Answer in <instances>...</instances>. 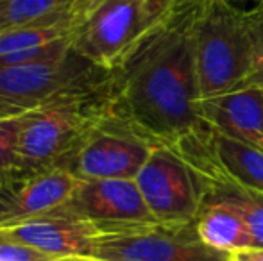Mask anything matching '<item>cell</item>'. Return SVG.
Returning a JSON list of instances; mask_svg holds the SVG:
<instances>
[{"instance_id": "cell-1", "label": "cell", "mask_w": 263, "mask_h": 261, "mask_svg": "<svg viewBox=\"0 0 263 261\" xmlns=\"http://www.w3.org/2000/svg\"><path fill=\"white\" fill-rule=\"evenodd\" d=\"M197 2L177 6L109 70V113L153 143L174 145L201 124L194 47Z\"/></svg>"}, {"instance_id": "cell-2", "label": "cell", "mask_w": 263, "mask_h": 261, "mask_svg": "<svg viewBox=\"0 0 263 261\" xmlns=\"http://www.w3.org/2000/svg\"><path fill=\"white\" fill-rule=\"evenodd\" d=\"M109 113V75L104 83L55 97L27 113L20 136L25 179L66 163Z\"/></svg>"}, {"instance_id": "cell-3", "label": "cell", "mask_w": 263, "mask_h": 261, "mask_svg": "<svg viewBox=\"0 0 263 261\" xmlns=\"http://www.w3.org/2000/svg\"><path fill=\"white\" fill-rule=\"evenodd\" d=\"M195 66L202 98L238 90L253 70L249 14L229 0H194Z\"/></svg>"}, {"instance_id": "cell-4", "label": "cell", "mask_w": 263, "mask_h": 261, "mask_svg": "<svg viewBox=\"0 0 263 261\" xmlns=\"http://www.w3.org/2000/svg\"><path fill=\"white\" fill-rule=\"evenodd\" d=\"M172 9L161 0H81L72 49L111 70Z\"/></svg>"}, {"instance_id": "cell-5", "label": "cell", "mask_w": 263, "mask_h": 261, "mask_svg": "<svg viewBox=\"0 0 263 261\" xmlns=\"http://www.w3.org/2000/svg\"><path fill=\"white\" fill-rule=\"evenodd\" d=\"M88 256L101 261H233V254L204 244L197 218L143 222L97 231Z\"/></svg>"}, {"instance_id": "cell-6", "label": "cell", "mask_w": 263, "mask_h": 261, "mask_svg": "<svg viewBox=\"0 0 263 261\" xmlns=\"http://www.w3.org/2000/svg\"><path fill=\"white\" fill-rule=\"evenodd\" d=\"M109 70L77 50L54 59L0 66V118L22 116L63 93L104 83Z\"/></svg>"}, {"instance_id": "cell-7", "label": "cell", "mask_w": 263, "mask_h": 261, "mask_svg": "<svg viewBox=\"0 0 263 261\" xmlns=\"http://www.w3.org/2000/svg\"><path fill=\"white\" fill-rule=\"evenodd\" d=\"M135 181L156 220L197 218L204 190L197 174L174 147L156 143Z\"/></svg>"}, {"instance_id": "cell-8", "label": "cell", "mask_w": 263, "mask_h": 261, "mask_svg": "<svg viewBox=\"0 0 263 261\" xmlns=\"http://www.w3.org/2000/svg\"><path fill=\"white\" fill-rule=\"evenodd\" d=\"M154 145L127 124L107 116L83 142L65 170L79 181L90 179H135Z\"/></svg>"}, {"instance_id": "cell-9", "label": "cell", "mask_w": 263, "mask_h": 261, "mask_svg": "<svg viewBox=\"0 0 263 261\" xmlns=\"http://www.w3.org/2000/svg\"><path fill=\"white\" fill-rule=\"evenodd\" d=\"M50 215L88 222L97 231L156 220L147 208L135 179L79 181L65 204Z\"/></svg>"}, {"instance_id": "cell-10", "label": "cell", "mask_w": 263, "mask_h": 261, "mask_svg": "<svg viewBox=\"0 0 263 261\" xmlns=\"http://www.w3.org/2000/svg\"><path fill=\"white\" fill-rule=\"evenodd\" d=\"M197 111L213 131L263 152V88H240L202 98Z\"/></svg>"}, {"instance_id": "cell-11", "label": "cell", "mask_w": 263, "mask_h": 261, "mask_svg": "<svg viewBox=\"0 0 263 261\" xmlns=\"http://www.w3.org/2000/svg\"><path fill=\"white\" fill-rule=\"evenodd\" d=\"M95 229L91 224L65 216H38L0 227V234L36 249L50 258L88 256Z\"/></svg>"}, {"instance_id": "cell-12", "label": "cell", "mask_w": 263, "mask_h": 261, "mask_svg": "<svg viewBox=\"0 0 263 261\" xmlns=\"http://www.w3.org/2000/svg\"><path fill=\"white\" fill-rule=\"evenodd\" d=\"M197 229L210 247L236 254L253 249V234L236 206L204 197L197 215Z\"/></svg>"}, {"instance_id": "cell-13", "label": "cell", "mask_w": 263, "mask_h": 261, "mask_svg": "<svg viewBox=\"0 0 263 261\" xmlns=\"http://www.w3.org/2000/svg\"><path fill=\"white\" fill-rule=\"evenodd\" d=\"M77 185H79V179L73 177L70 172L59 170V168L25 179L16 190L14 220L11 224L50 215L54 209L65 204Z\"/></svg>"}, {"instance_id": "cell-14", "label": "cell", "mask_w": 263, "mask_h": 261, "mask_svg": "<svg viewBox=\"0 0 263 261\" xmlns=\"http://www.w3.org/2000/svg\"><path fill=\"white\" fill-rule=\"evenodd\" d=\"M208 127L215 163L229 181L263 193V152Z\"/></svg>"}, {"instance_id": "cell-15", "label": "cell", "mask_w": 263, "mask_h": 261, "mask_svg": "<svg viewBox=\"0 0 263 261\" xmlns=\"http://www.w3.org/2000/svg\"><path fill=\"white\" fill-rule=\"evenodd\" d=\"M81 0H0V31L76 18Z\"/></svg>"}, {"instance_id": "cell-16", "label": "cell", "mask_w": 263, "mask_h": 261, "mask_svg": "<svg viewBox=\"0 0 263 261\" xmlns=\"http://www.w3.org/2000/svg\"><path fill=\"white\" fill-rule=\"evenodd\" d=\"M73 20L58 22V24H36L25 27L0 31V56H6L18 50L36 49V47L49 45L72 36Z\"/></svg>"}, {"instance_id": "cell-17", "label": "cell", "mask_w": 263, "mask_h": 261, "mask_svg": "<svg viewBox=\"0 0 263 261\" xmlns=\"http://www.w3.org/2000/svg\"><path fill=\"white\" fill-rule=\"evenodd\" d=\"M24 118L25 115L0 118V185L7 186L14 192L25 181L20 154V136Z\"/></svg>"}, {"instance_id": "cell-18", "label": "cell", "mask_w": 263, "mask_h": 261, "mask_svg": "<svg viewBox=\"0 0 263 261\" xmlns=\"http://www.w3.org/2000/svg\"><path fill=\"white\" fill-rule=\"evenodd\" d=\"M50 256L0 234V261H49Z\"/></svg>"}, {"instance_id": "cell-19", "label": "cell", "mask_w": 263, "mask_h": 261, "mask_svg": "<svg viewBox=\"0 0 263 261\" xmlns=\"http://www.w3.org/2000/svg\"><path fill=\"white\" fill-rule=\"evenodd\" d=\"M247 14H249L251 42H253V70H256L263 66V13L247 11Z\"/></svg>"}, {"instance_id": "cell-20", "label": "cell", "mask_w": 263, "mask_h": 261, "mask_svg": "<svg viewBox=\"0 0 263 261\" xmlns=\"http://www.w3.org/2000/svg\"><path fill=\"white\" fill-rule=\"evenodd\" d=\"M14 202H16V192L0 185V227L9 226L14 220Z\"/></svg>"}, {"instance_id": "cell-21", "label": "cell", "mask_w": 263, "mask_h": 261, "mask_svg": "<svg viewBox=\"0 0 263 261\" xmlns=\"http://www.w3.org/2000/svg\"><path fill=\"white\" fill-rule=\"evenodd\" d=\"M240 88H263V66L253 70V72L243 79V83L240 84Z\"/></svg>"}, {"instance_id": "cell-22", "label": "cell", "mask_w": 263, "mask_h": 261, "mask_svg": "<svg viewBox=\"0 0 263 261\" xmlns=\"http://www.w3.org/2000/svg\"><path fill=\"white\" fill-rule=\"evenodd\" d=\"M233 261H263V251L249 249V251L236 252V254H233Z\"/></svg>"}, {"instance_id": "cell-23", "label": "cell", "mask_w": 263, "mask_h": 261, "mask_svg": "<svg viewBox=\"0 0 263 261\" xmlns=\"http://www.w3.org/2000/svg\"><path fill=\"white\" fill-rule=\"evenodd\" d=\"M49 261H101V259L90 258V256H63V258H52Z\"/></svg>"}, {"instance_id": "cell-24", "label": "cell", "mask_w": 263, "mask_h": 261, "mask_svg": "<svg viewBox=\"0 0 263 261\" xmlns=\"http://www.w3.org/2000/svg\"><path fill=\"white\" fill-rule=\"evenodd\" d=\"M192 2H194V0H192ZM229 2H233L235 6H240V2H251V6L246 9V11H251V9H254L256 6H260L263 0H229Z\"/></svg>"}, {"instance_id": "cell-25", "label": "cell", "mask_w": 263, "mask_h": 261, "mask_svg": "<svg viewBox=\"0 0 263 261\" xmlns=\"http://www.w3.org/2000/svg\"><path fill=\"white\" fill-rule=\"evenodd\" d=\"M163 4H166L168 7H177V6H183V4H188L192 0H161Z\"/></svg>"}, {"instance_id": "cell-26", "label": "cell", "mask_w": 263, "mask_h": 261, "mask_svg": "<svg viewBox=\"0 0 263 261\" xmlns=\"http://www.w3.org/2000/svg\"><path fill=\"white\" fill-rule=\"evenodd\" d=\"M251 11H261V13H263V2L260 4V6H256V7H254V9H251Z\"/></svg>"}]
</instances>
